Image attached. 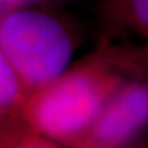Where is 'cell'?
Returning <instances> with one entry per match:
<instances>
[{
  "label": "cell",
  "instance_id": "obj_1",
  "mask_svg": "<svg viewBox=\"0 0 148 148\" xmlns=\"http://www.w3.org/2000/svg\"><path fill=\"white\" fill-rule=\"evenodd\" d=\"M122 84L121 73L112 64L92 59L30 92L22 106V115L44 136L77 141Z\"/></svg>",
  "mask_w": 148,
  "mask_h": 148
},
{
  "label": "cell",
  "instance_id": "obj_2",
  "mask_svg": "<svg viewBox=\"0 0 148 148\" xmlns=\"http://www.w3.org/2000/svg\"><path fill=\"white\" fill-rule=\"evenodd\" d=\"M0 49L27 92L62 75L73 53L67 30L38 11H12L0 18Z\"/></svg>",
  "mask_w": 148,
  "mask_h": 148
},
{
  "label": "cell",
  "instance_id": "obj_3",
  "mask_svg": "<svg viewBox=\"0 0 148 148\" xmlns=\"http://www.w3.org/2000/svg\"><path fill=\"white\" fill-rule=\"evenodd\" d=\"M148 123V84L123 82L90 127L75 141L78 148H115Z\"/></svg>",
  "mask_w": 148,
  "mask_h": 148
},
{
  "label": "cell",
  "instance_id": "obj_4",
  "mask_svg": "<svg viewBox=\"0 0 148 148\" xmlns=\"http://www.w3.org/2000/svg\"><path fill=\"white\" fill-rule=\"evenodd\" d=\"M26 92L14 67L0 49V118L22 110L27 97Z\"/></svg>",
  "mask_w": 148,
  "mask_h": 148
},
{
  "label": "cell",
  "instance_id": "obj_5",
  "mask_svg": "<svg viewBox=\"0 0 148 148\" xmlns=\"http://www.w3.org/2000/svg\"><path fill=\"white\" fill-rule=\"evenodd\" d=\"M126 8L134 26L148 34V0H126Z\"/></svg>",
  "mask_w": 148,
  "mask_h": 148
},
{
  "label": "cell",
  "instance_id": "obj_6",
  "mask_svg": "<svg viewBox=\"0 0 148 148\" xmlns=\"http://www.w3.org/2000/svg\"><path fill=\"white\" fill-rule=\"evenodd\" d=\"M14 148H56L53 144L37 137H25L18 141Z\"/></svg>",
  "mask_w": 148,
  "mask_h": 148
},
{
  "label": "cell",
  "instance_id": "obj_7",
  "mask_svg": "<svg viewBox=\"0 0 148 148\" xmlns=\"http://www.w3.org/2000/svg\"><path fill=\"white\" fill-rule=\"evenodd\" d=\"M22 1H26V0H5V3H7L8 5L16 4V3H22Z\"/></svg>",
  "mask_w": 148,
  "mask_h": 148
},
{
  "label": "cell",
  "instance_id": "obj_8",
  "mask_svg": "<svg viewBox=\"0 0 148 148\" xmlns=\"http://www.w3.org/2000/svg\"><path fill=\"white\" fill-rule=\"evenodd\" d=\"M115 148H118V147H115Z\"/></svg>",
  "mask_w": 148,
  "mask_h": 148
}]
</instances>
